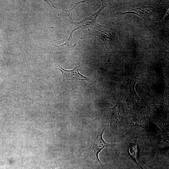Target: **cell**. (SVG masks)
Here are the masks:
<instances>
[{
  "mask_svg": "<svg viewBox=\"0 0 169 169\" xmlns=\"http://www.w3.org/2000/svg\"><path fill=\"white\" fill-rule=\"evenodd\" d=\"M89 30L92 35L98 36L104 41L107 48L113 49L120 46L116 29L112 23L105 25L96 23Z\"/></svg>",
  "mask_w": 169,
  "mask_h": 169,
  "instance_id": "1",
  "label": "cell"
},
{
  "mask_svg": "<svg viewBox=\"0 0 169 169\" xmlns=\"http://www.w3.org/2000/svg\"><path fill=\"white\" fill-rule=\"evenodd\" d=\"M121 100L119 99L115 106L110 109L111 111L110 116V125L112 127L116 129L121 115Z\"/></svg>",
  "mask_w": 169,
  "mask_h": 169,
  "instance_id": "5",
  "label": "cell"
},
{
  "mask_svg": "<svg viewBox=\"0 0 169 169\" xmlns=\"http://www.w3.org/2000/svg\"><path fill=\"white\" fill-rule=\"evenodd\" d=\"M126 79L124 80L122 78L123 81L129 86V102L131 104H134L139 102L140 99L136 92L135 87L136 82L140 79H138L131 75L127 77Z\"/></svg>",
  "mask_w": 169,
  "mask_h": 169,
  "instance_id": "4",
  "label": "cell"
},
{
  "mask_svg": "<svg viewBox=\"0 0 169 169\" xmlns=\"http://www.w3.org/2000/svg\"><path fill=\"white\" fill-rule=\"evenodd\" d=\"M102 6L101 9L97 12L90 15L83 21L78 23L79 27L81 28H85L94 26L96 23V18L97 16L99 14L102 9L105 7V3L103 2Z\"/></svg>",
  "mask_w": 169,
  "mask_h": 169,
  "instance_id": "6",
  "label": "cell"
},
{
  "mask_svg": "<svg viewBox=\"0 0 169 169\" xmlns=\"http://www.w3.org/2000/svg\"><path fill=\"white\" fill-rule=\"evenodd\" d=\"M59 164L56 165L52 167V169H59Z\"/></svg>",
  "mask_w": 169,
  "mask_h": 169,
  "instance_id": "8",
  "label": "cell"
},
{
  "mask_svg": "<svg viewBox=\"0 0 169 169\" xmlns=\"http://www.w3.org/2000/svg\"><path fill=\"white\" fill-rule=\"evenodd\" d=\"M128 151L133 161L141 169H144L139 163L137 159L138 148L136 144L133 142L130 143Z\"/></svg>",
  "mask_w": 169,
  "mask_h": 169,
  "instance_id": "7",
  "label": "cell"
},
{
  "mask_svg": "<svg viewBox=\"0 0 169 169\" xmlns=\"http://www.w3.org/2000/svg\"><path fill=\"white\" fill-rule=\"evenodd\" d=\"M75 67L72 70H68L65 69L62 67L56 68L60 70L62 72L63 76V81L67 80H74L77 81L79 80H88L87 78L80 74L79 71V65L75 64Z\"/></svg>",
  "mask_w": 169,
  "mask_h": 169,
  "instance_id": "3",
  "label": "cell"
},
{
  "mask_svg": "<svg viewBox=\"0 0 169 169\" xmlns=\"http://www.w3.org/2000/svg\"><path fill=\"white\" fill-rule=\"evenodd\" d=\"M104 131V130H103L101 133L97 136L93 144H91L89 149L86 150H83V151L89 153L94 160L98 161L102 166H104L99 159V153L104 148L113 146L115 145V144L108 143L104 141L102 136Z\"/></svg>",
  "mask_w": 169,
  "mask_h": 169,
  "instance_id": "2",
  "label": "cell"
}]
</instances>
